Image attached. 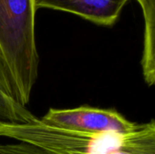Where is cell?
Here are the masks:
<instances>
[{
    "label": "cell",
    "instance_id": "9",
    "mask_svg": "<svg viewBox=\"0 0 155 154\" xmlns=\"http://www.w3.org/2000/svg\"><path fill=\"white\" fill-rule=\"evenodd\" d=\"M0 88H1L5 93H6V92H5V82H4V79H3V77H2L1 73H0Z\"/></svg>",
    "mask_w": 155,
    "mask_h": 154
},
{
    "label": "cell",
    "instance_id": "3",
    "mask_svg": "<svg viewBox=\"0 0 155 154\" xmlns=\"http://www.w3.org/2000/svg\"><path fill=\"white\" fill-rule=\"evenodd\" d=\"M40 120L50 126L84 133H125L137 129L139 123L128 120L115 109L82 105L74 108H50Z\"/></svg>",
    "mask_w": 155,
    "mask_h": 154
},
{
    "label": "cell",
    "instance_id": "6",
    "mask_svg": "<svg viewBox=\"0 0 155 154\" xmlns=\"http://www.w3.org/2000/svg\"><path fill=\"white\" fill-rule=\"evenodd\" d=\"M36 116L0 88V122L26 123Z\"/></svg>",
    "mask_w": 155,
    "mask_h": 154
},
{
    "label": "cell",
    "instance_id": "8",
    "mask_svg": "<svg viewBox=\"0 0 155 154\" xmlns=\"http://www.w3.org/2000/svg\"><path fill=\"white\" fill-rule=\"evenodd\" d=\"M143 10L155 7V0H137Z\"/></svg>",
    "mask_w": 155,
    "mask_h": 154
},
{
    "label": "cell",
    "instance_id": "2",
    "mask_svg": "<svg viewBox=\"0 0 155 154\" xmlns=\"http://www.w3.org/2000/svg\"><path fill=\"white\" fill-rule=\"evenodd\" d=\"M35 0H0V73L5 92L25 106L38 77Z\"/></svg>",
    "mask_w": 155,
    "mask_h": 154
},
{
    "label": "cell",
    "instance_id": "5",
    "mask_svg": "<svg viewBox=\"0 0 155 154\" xmlns=\"http://www.w3.org/2000/svg\"><path fill=\"white\" fill-rule=\"evenodd\" d=\"M144 16V42L142 56L143 79L148 86L155 83V8L143 11Z\"/></svg>",
    "mask_w": 155,
    "mask_h": 154
},
{
    "label": "cell",
    "instance_id": "4",
    "mask_svg": "<svg viewBox=\"0 0 155 154\" xmlns=\"http://www.w3.org/2000/svg\"><path fill=\"white\" fill-rule=\"evenodd\" d=\"M129 0H35L37 8L68 12L103 26L114 25Z\"/></svg>",
    "mask_w": 155,
    "mask_h": 154
},
{
    "label": "cell",
    "instance_id": "7",
    "mask_svg": "<svg viewBox=\"0 0 155 154\" xmlns=\"http://www.w3.org/2000/svg\"><path fill=\"white\" fill-rule=\"evenodd\" d=\"M0 154H50L32 144L16 142L12 143H0Z\"/></svg>",
    "mask_w": 155,
    "mask_h": 154
},
{
    "label": "cell",
    "instance_id": "1",
    "mask_svg": "<svg viewBox=\"0 0 155 154\" xmlns=\"http://www.w3.org/2000/svg\"><path fill=\"white\" fill-rule=\"evenodd\" d=\"M0 136L50 154H155L154 119L125 133H92L50 126L35 117L26 123L0 122Z\"/></svg>",
    "mask_w": 155,
    "mask_h": 154
}]
</instances>
